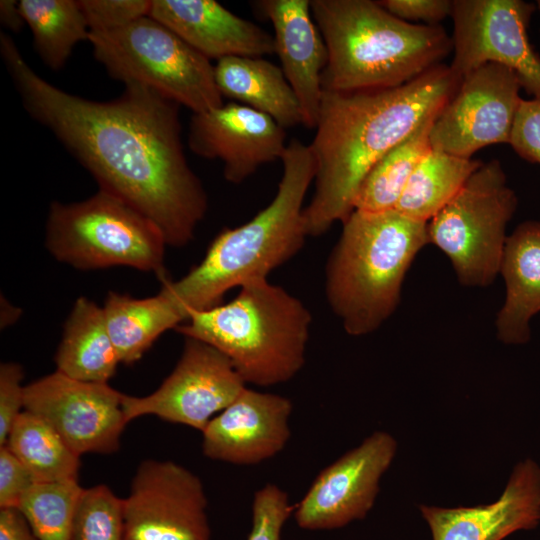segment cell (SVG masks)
I'll return each mask as SVG.
<instances>
[{"label":"cell","mask_w":540,"mask_h":540,"mask_svg":"<svg viewBox=\"0 0 540 540\" xmlns=\"http://www.w3.org/2000/svg\"><path fill=\"white\" fill-rule=\"evenodd\" d=\"M0 54L24 109L93 176L99 190L150 219L167 245L181 247L193 239L208 199L185 156L180 105L137 83L124 84L108 101L66 92L37 74L3 32Z\"/></svg>","instance_id":"obj_1"},{"label":"cell","mask_w":540,"mask_h":540,"mask_svg":"<svg viewBox=\"0 0 540 540\" xmlns=\"http://www.w3.org/2000/svg\"><path fill=\"white\" fill-rule=\"evenodd\" d=\"M460 83L449 66L439 64L398 87L323 91L309 144L315 176L311 201L303 210L307 235L317 237L335 222L343 223L370 169L438 114Z\"/></svg>","instance_id":"obj_2"},{"label":"cell","mask_w":540,"mask_h":540,"mask_svg":"<svg viewBox=\"0 0 540 540\" xmlns=\"http://www.w3.org/2000/svg\"><path fill=\"white\" fill-rule=\"evenodd\" d=\"M281 162L282 177L273 200L245 224L222 230L202 261L180 280L163 281L161 292L183 322L193 311L219 305L228 290L267 279L302 249L308 236L303 202L314 181L315 161L309 145L293 138Z\"/></svg>","instance_id":"obj_3"},{"label":"cell","mask_w":540,"mask_h":540,"mask_svg":"<svg viewBox=\"0 0 540 540\" xmlns=\"http://www.w3.org/2000/svg\"><path fill=\"white\" fill-rule=\"evenodd\" d=\"M328 62L323 91L398 87L441 64L452 50L442 26L399 19L371 0H310Z\"/></svg>","instance_id":"obj_4"},{"label":"cell","mask_w":540,"mask_h":540,"mask_svg":"<svg viewBox=\"0 0 540 540\" xmlns=\"http://www.w3.org/2000/svg\"><path fill=\"white\" fill-rule=\"evenodd\" d=\"M325 266V296L351 336L377 330L396 310L405 275L427 244V223L397 210H354Z\"/></svg>","instance_id":"obj_5"},{"label":"cell","mask_w":540,"mask_h":540,"mask_svg":"<svg viewBox=\"0 0 540 540\" xmlns=\"http://www.w3.org/2000/svg\"><path fill=\"white\" fill-rule=\"evenodd\" d=\"M311 322L300 299L258 279L242 285L226 304L191 312L175 329L226 355L246 384L269 387L303 368Z\"/></svg>","instance_id":"obj_6"},{"label":"cell","mask_w":540,"mask_h":540,"mask_svg":"<svg viewBox=\"0 0 540 540\" xmlns=\"http://www.w3.org/2000/svg\"><path fill=\"white\" fill-rule=\"evenodd\" d=\"M88 41L95 59L124 84L146 86L193 113L224 104L211 61L149 15L90 32Z\"/></svg>","instance_id":"obj_7"},{"label":"cell","mask_w":540,"mask_h":540,"mask_svg":"<svg viewBox=\"0 0 540 540\" xmlns=\"http://www.w3.org/2000/svg\"><path fill=\"white\" fill-rule=\"evenodd\" d=\"M45 242L59 262L77 269L128 266L154 272L166 280L167 243L160 229L120 199L101 190L80 202L52 203Z\"/></svg>","instance_id":"obj_8"},{"label":"cell","mask_w":540,"mask_h":540,"mask_svg":"<svg viewBox=\"0 0 540 540\" xmlns=\"http://www.w3.org/2000/svg\"><path fill=\"white\" fill-rule=\"evenodd\" d=\"M517 207L501 163L493 159L469 177L428 223L429 243L450 260L464 286H489L500 273L506 227Z\"/></svg>","instance_id":"obj_9"},{"label":"cell","mask_w":540,"mask_h":540,"mask_svg":"<svg viewBox=\"0 0 540 540\" xmlns=\"http://www.w3.org/2000/svg\"><path fill=\"white\" fill-rule=\"evenodd\" d=\"M535 8L523 0H452L453 74L461 81L485 64H500L540 99V57L527 33Z\"/></svg>","instance_id":"obj_10"},{"label":"cell","mask_w":540,"mask_h":540,"mask_svg":"<svg viewBox=\"0 0 540 540\" xmlns=\"http://www.w3.org/2000/svg\"><path fill=\"white\" fill-rule=\"evenodd\" d=\"M185 338L178 363L154 392L141 397L123 395L128 422L154 415L202 432L246 388L226 355L203 341Z\"/></svg>","instance_id":"obj_11"},{"label":"cell","mask_w":540,"mask_h":540,"mask_svg":"<svg viewBox=\"0 0 540 540\" xmlns=\"http://www.w3.org/2000/svg\"><path fill=\"white\" fill-rule=\"evenodd\" d=\"M200 478L173 461H142L123 499L124 540H210Z\"/></svg>","instance_id":"obj_12"},{"label":"cell","mask_w":540,"mask_h":540,"mask_svg":"<svg viewBox=\"0 0 540 540\" xmlns=\"http://www.w3.org/2000/svg\"><path fill=\"white\" fill-rule=\"evenodd\" d=\"M514 71L488 63L463 77L435 118L430 131L432 149L463 158L478 150L510 141L522 101Z\"/></svg>","instance_id":"obj_13"},{"label":"cell","mask_w":540,"mask_h":540,"mask_svg":"<svg viewBox=\"0 0 540 540\" xmlns=\"http://www.w3.org/2000/svg\"><path fill=\"white\" fill-rule=\"evenodd\" d=\"M122 393L108 383L86 382L59 371L25 385V409L46 421L79 456L111 454L128 421Z\"/></svg>","instance_id":"obj_14"},{"label":"cell","mask_w":540,"mask_h":540,"mask_svg":"<svg viewBox=\"0 0 540 540\" xmlns=\"http://www.w3.org/2000/svg\"><path fill=\"white\" fill-rule=\"evenodd\" d=\"M396 450V440L389 433L376 431L324 468L293 508L298 527L327 531L364 519Z\"/></svg>","instance_id":"obj_15"},{"label":"cell","mask_w":540,"mask_h":540,"mask_svg":"<svg viewBox=\"0 0 540 540\" xmlns=\"http://www.w3.org/2000/svg\"><path fill=\"white\" fill-rule=\"evenodd\" d=\"M188 145L199 157L221 160L224 178L233 184L281 160L287 147L285 129L274 119L234 101L193 113Z\"/></svg>","instance_id":"obj_16"},{"label":"cell","mask_w":540,"mask_h":540,"mask_svg":"<svg viewBox=\"0 0 540 540\" xmlns=\"http://www.w3.org/2000/svg\"><path fill=\"white\" fill-rule=\"evenodd\" d=\"M293 405L287 397L245 388L202 431L203 454L234 465H256L287 445Z\"/></svg>","instance_id":"obj_17"},{"label":"cell","mask_w":540,"mask_h":540,"mask_svg":"<svg viewBox=\"0 0 540 540\" xmlns=\"http://www.w3.org/2000/svg\"><path fill=\"white\" fill-rule=\"evenodd\" d=\"M433 540H503L540 523V466L525 459L514 467L504 492L490 504L442 508L420 505Z\"/></svg>","instance_id":"obj_18"},{"label":"cell","mask_w":540,"mask_h":540,"mask_svg":"<svg viewBox=\"0 0 540 540\" xmlns=\"http://www.w3.org/2000/svg\"><path fill=\"white\" fill-rule=\"evenodd\" d=\"M253 3L273 26L275 53L299 102L302 125L315 129L323 95L321 75L328 62V51L311 14L310 0Z\"/></svg>","instance_id":"obj_19"},{"label":"cell","mask_w":540,"mask_h":540,"mask_svg":"<svg viewBox=\"0 0 540 540\" xmlns=\"http://www.w3.org/2000/svg\"><path fill=\"white\" fill-rule=\"evenodd\" d=\"M149 16L210 61L275 53L273 35L214 0H151Z\"/></svg>","instance_id":"obj_20"},{"label":"cell","mask_w":540,"mask_h":540,"mask_svg":"<svg viewBox=\"0 0 540 540\" xmlns=\"http://www.w3.org/2000/svg\"><path fill=\"white\" fill-rule=\"evenodd\" d=\"M500 273L506 297L496 318L497 337L505 344L527 343L530 321L540 312V221H525L507 237Z\"/></svg>","instance_id":"obj_21"},{"label":"cell","mask_w":540,"mask_h":540,"mask_svg":"<svg viewBox=\"0 0 540 540\" xmlns=\"http://www.w3.org/2000/svg\"><path fill=\"white\" fill-rule=\"evenodd\" d=\"M223 97L274 119L284 129L302 125L299 102L281 67L262 57L230 56L214 66Z\"/></svg>","instance_id":"obj_22"},{"label":"cell","mask_w":540,"mask_h":540,"mask_svg":"<svg viewBox=\"0 0 540 540\" xmlns=\"http://www.w3.org/2000/svg\"><path fill=\"white\" fill-rule=\"evenodd\" d=\"M57 371L80 381L108 383L120 363L103 308L79 297L65 323L55 355Z\"/></svg>","instance_id":"obj_23"},{"label":"cell","mask_w":540,"mask_h":540,"mask_svg":"<svg viewBox=\"0 0 540 540\" xmlns=\"http://www.w3.org/2000/svg\"><path fill=\"white\" fill-rule=\"evenodd\" d=\"M103 312L119 361L126 365L138 361L162 333L183 323L161 291L141 299L109 292Z\"/></svg>","instance_id":"obj_24"},{"label":"cell","mask_w":540,"mask_h":540,"mask_svg":"<svg viewBox=\"0 0 540 540\" xmlns=\"http://www.w3.org/2000/svg\"><path fill=\"white\" fill-rule=\"evenodd\" d=\"M483 162L432 149L409 178L395 210L428 223L460 191Z\"/></svg>","instance_id":"obj_25"},{"label":"cell","mask_w":540,"mask_h":540,"mask_svg":"<svg viewBox=\"0 0 540 540\" xmlns=\"http://www.w3.org/2000/svg\"><path fill=\"white\" fill-rule=\"evenodd\" d=\"M37 483L78 481L80 456L42 418L24 410L5 444Z\"/></svg>","instance_id":"obj_26"},{"label":"cell","mask_w":540,"mask_h":540,"mask_svg":"<svg viewBox=\"0 0 540 540\" xmlns=\"http://www.w3.org/2000/svg\"><path fill=\"white\" fill-rule=\"evenodd\" d=\"M437 115L426 119L370 169L357 193L354 210L376 213L396 208L413 171L431 150L430 131Z\"/></svg>","instance_id":"obj_27"},{"label":"cell","mask_w":540,"mask_h":540,"mask_svg":"<svg viewBox=\"0 0 540 540\" xmlns=\"http://www.w3.org/2000/svg\"><path fill=\"white\" fill-rule=\"evenodd\" d=\"M20 13L41 60L60 70L76 44L88 41L89 27L78 0H20Z\"/></svg>","instance_id":"obj_28"},{"label":"cell","mask_w":540,"mask_h":540,"mask_svg":"<svg viewBox=\"0 0 540 540\" xmlns=\"http://www.w3.org/2000/svg\"><path fill=\"white\" fill-rule=\"evenodd\" d=\"M82 490L78 481L35 483L17 509L37 540H72L74 516Z\"/></svg>","instance_id":"obj_29"},{"label":"cell","mask_w":540,"mask_h":540,"mask_svg":"<svg viewBox=\"0 0 540 540\" xmlns=\"http://www.w3.org/2000/svg\"><path fill=\"white\" fill-rule=\"evenodd\" d=\"M72 540H124L123 499L103 484L83 488Z\"/></svg>","instance_id":"obj_30"},{"label":"cell","mask_w":540,"mask_h":540,"mask_svg":"<svg viewBox=\"0 0 540 540\" xmlns=\"http://www.w3.org/2000/svg\"><path fill=\"white\" fill-rule=\"evenodd\" d=\"M293 508L288 494L276 484L268 483L258 489L253 496L247 540H281Z\"/></svg>","instance_id":"obj_31"},{"label":"cell","mask_w":540,"mask_h":540,"mask_svg":"<svg viewBox=\"0 0 540 540\" xmlns=\"http://www.w3.org/2000/svg\"><path fill=\"white\" fill-rule=\"evenodd\" d=\"M90 32L110 31L148 16L147 0H78Z\"/></svg>","instance_id":"obj_32"},{"label":"cell","mask_w":540,"mask_h":540,"mask_svg":"<svg viewBox=\"0 0 540 540\" xmlns=\"http://www.w3.org/2000/svg\"><path fill=\"white\" fill-rule=\"evenodd\" d=\"M509 144L523 159L540 164V99H522Z\"/></svg>","instance_id":"obj_33"},{"label":"cell","mask_w":540,"mask_h":540,"mask_svg":"<svg viewBox=\"0 0 540 540\" xmlns=\"http://www.w3.org/2000/svg\"><path fill=\"white\" fill-rule=\"evenodd\" d=\"M23 368L14 362L0 366V446L5 445L14 422L25 409Z\"/></svg>","instance_id":"obj_34"},{"label":"cell","mask_w":540,"mask_h":540,"mask_svg":"<svg viewBox=\"0 0 540 540\" xmlns=\"http://www.w3.org/2000/svg\"><path fill=\"white\" fill-rule=\"evenodd\" d=\"M37 483L28 468L6 446H0V507L17 509L25 493Z\"/></svg>","instance_id":"obj_35"},{"label":"cell","mask_w":540,"mask_h":540,"mask_svg":"<svg viewBox=\"0 0 540 540\" xmlns=\"http://www.w3.org/2000/svg\"><path fill=\"white\" fill-rule=\"evenodd\" d=\"M379 4L395 17L406 22L423 21L425 25H439L451 16L450 0H383Z\"/></svg>","instance_id":"obj_36"},{"label":"cell","mask_w":540,"mask_h":540,"mask_svg":"<svg viewBox=\"0 0 540 540\" xmlns=\"http://www.w3.org/2000/svg\"><path fill=\"white\" fill-rule=\"evenodd\" d=\"M0 540H37L23 514L14 508L0 510Z\"/></svg>","instance_id":"obj_37"},{"label":"cell","mask_w":540,"mask_h":540,"mask_svg":"<svg viewBox=\"0 0 540 540\" xmlns=\"http://www.w3.org/2000/svg\"><path fill=\"white\" fill-rule=\"evenodd\" d=\"M0 20L2 25L12 32H19L25 22L20 13L18 1L2 0L0 2Z\"/></svg>","instance_id":"obj_38"},{"label":"cell","mask_w":540,"mask_h":540,"mask_svg":"<svg viewBox=\"0 0 540 540\" xmlns=\"http://www.w3.org/2000/svg\"><path fill=\"white\" fill-rule=\"evenodd\" d=\"M536 6H537V8H538V10H539V13H540V0H538V1L536 2ZM539 57H540V55H539Z\"/></svg>","instance_id":"obj_39"}]
</instances>
